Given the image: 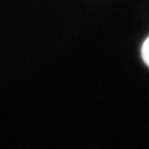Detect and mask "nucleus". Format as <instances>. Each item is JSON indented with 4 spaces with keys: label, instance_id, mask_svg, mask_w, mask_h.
I'll use <instances>...</instances> for the list:
<instances>
[{
    "label": "nucleus",
    "instance_id": "obj_1",
    "mask_svg": "<svg viewBox=\"0 0 149 149\" xmlns=\"http://www.w3.org/2000/svg\"><path fill=\"white\" fill-rule=\"evenodd\" d=\"M141 55H143V59H144L145 63L149 66V37L147 38V40L143 44V48H141Z\"/></svg>",
    "mask_w": 149,
    "mask_h": 149
}]
</instances>
